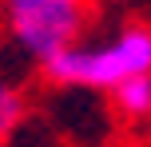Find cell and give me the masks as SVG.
<instances>
[{"label": "cell", "mask_w": 151, "mask_h": 147, "mask_svg": "<svg viewBox=\"0 0 151 147\" xmlns=\"http://www.w3.org/2000/svg\"><path fill=\"white\" fill-rule=\"evenodd\" d=\"M111 92H115V103H119L123 115H135V119H147L151 115V72L127 76L123 84H115Z\"/></svg>", "instance_id": "3"}, {"label": "cell", "mask_w": 151, "mask_h": 147, "mask_svg": "<svg viewBox=\"0 0 151 147\" xmlns=\"http://www.w3.org/2000/svg\"><path fill=\"white\" fill-rule=\"evenodd\" d=\"M8 36L28 60L44 64L83 28V0H4Z\"/></svg>", "instance_id": "2"}, {"label": "cell", "mask_w": 151, "mask_h": 147, "mask_svg": "<svg viewBox=\"0 0 151 147\" xmlns=\"http://www.w3.org/2000/svg\"><path fill=\"white\" fill-rule=\"evenodd\" d=\"M40 68L48 72V80L64 87H91V92H111L115 84H123L127 76L151 72V28L147 24H127L111 40L99 44H72L60 48L56 56H48Z\"/></svg>", "instance_id": "1"}, {"label": "cell", "mask_w": 151, "mask_h": 147, "mask_svg": "<svg viewBox=\"0 0 151 147\" xmlns=\"http://www.w3.org/2000/svg\"><path fill=\"white\" fill-rule=\"evenodd\" d=\"M24 119V95L20 87H12L8 80H0V139L12 135V127Z\"/></svg>", "instance_id": "4"}]
</instances>
